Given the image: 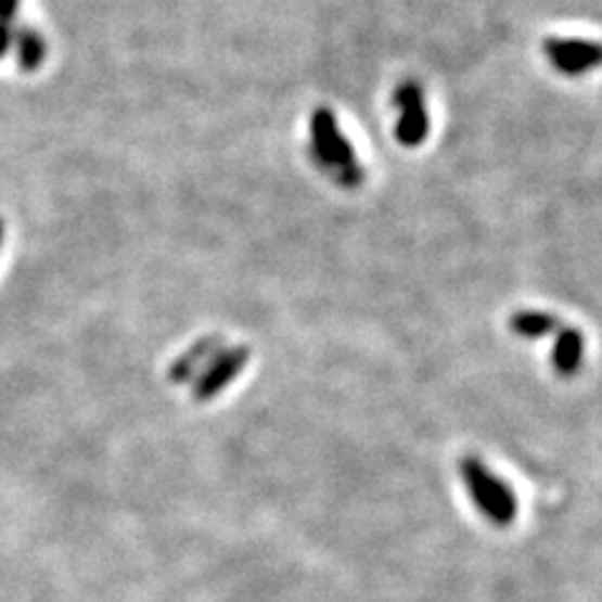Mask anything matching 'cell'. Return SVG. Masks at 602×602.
Wrapping results in <instances>:
<instances>
[{
    "label": "cell",
    "mask_w": 602,
    "mask_h": 602,
    "mask_svg": "<svg viewBox=\"0 0 602 602\" xmlns=\"http://www.w3.org/2000/svg\"><path fill=\"white\" fill-rule=\"evenodd\" d=\"M252 357L248 347H231L221 349L208 367L196 376L194 382V399L196 401H212L216 395H221L231 382L236 380V374L244 372L246 361Z\"/></svg>",
    "instance_id": "5"
},
{
    "label": "cell",
    "mask_w": 602,
    "mask_h": 602,
    "mask_svg": "<svg viewBox=\"0 0 602 602\" xmlns=\"http://www.w3.org/2000/svg\"><path fill=\"white\" fill-rule=\"evenodd\" d=\"M13 23H0V61L13 51Z\"/></svg>",
    "instance_id": "10"
},
{
    "label": "cell",
    "mask_w": 602,
    "mask_h": 602,
    "mask_svg": "<svg viewBox=\"0 0 602 602\" xmlns=\"http://www.w3.org/2000/svg\"><path fill=\"white\" fill-rule=\"evenodd\" d=\"M221 351V340H216V336H208V340H198L194 347H191L187 355H181L179 359L174 361L171 376L174 384H183V382H191L196 380L201 374V369L208 367V361H212L216 355Z\"/></svg>",
    "instance_id": "6"
},
{
    "label": "cell",
    "mask_w": 602,
    "mask_h": 602,
    "mask_svg": "<svg viewBox=\"0 0 602 602\" xmlns=\"http://www.w3.org/2000/svg\"><path fill=\"white\" fill-rule=\"evenodd\" d=\"M457 470H460V477L464 487H467L472 502L489 520V525L510 527L515 522L517 497L508 482L497 477L475 454H464L460 464H457Z\"/></svg>",
    "instance_id": "2"
},
{
    "label": "cell",
    "mask_w": 602,
    "mask_h": 602,
    "mask_svg": "<svg viewBox=\"0 0 602 602\" xmlns=\"http://www.w3.org/2000/svg\"><path fill=\"white\" fill-rule=\"evenodd\" d=\"M21 0H0V23H13L18 15Z\"/></svg>",
    "instance_id": "11"
},
{
    "label": "cell",
    "mask_w": 602,
    "mask_h": 602,
    "mask_svg": "<svg viewBox=\"0 0 602 602\" xmlns=\"http://www.w3.org/2000/svg\"><path fill=\"white\" fill-rule=\"evenodd\" d=\"M3 236H5V227H3V219H0V246H3Z\"/></svg>",
    "instance_id": "12"
},
{
    "label": "cell",
    "mask_w": 602,
    "mask_h": 602,
    "mask_svg": "<svg viewBox=\"0 0 602 602\" xmlns=\"http://www.w3.org/2000/svg\"><path fill=\"white\" fill-rule=\"evenodd\" d=\"M311 154L317 164L344 189H357L364 181V168L359 166L355 149L336 124V116L329 108H317L309 124Z\"/></svg>",
    "instance_id": "1"
},
{
    "label": "cell",
    "mask_w": 602,
    "mask_h": 602,
    "mask_svg": "<svg viewBox=\"0 0 602 602\" xmlns=\"http://www.w3.org/2000/svg\"><path fill=\"white\" fill-rule=\"evenodd\" d=\"M13 53L18 68L26 71V74H34V71L43 66L48 55V43L43 34H38L36 28H28V26L18 28L13 34Z\"/></svg>",
    "instance_id": "8"
},
{
    "label": "cell",
    "mask_w": 602,
    "mask_h": 602,
    "mask_svg": "<svg viewBox=\"0 0 602 602\" xmlns=\"http://www.w3.org/2000/svg\"><path fill=\"white\" fill-rule=\"evenodd\" d=\"M585 336L573 326H562L558 332L555 347H552V367L560 376H575L582 367Z\"/></svg>",
    "instance_id": "7"
},
{
    "label": "cell",
    "mask_w": 602,
    "mask_h": 602,
    "mask_svg": "<svg viewBox=\"0 0 602 602\" xmlns=\"http://www.w3.org/2000/svg\"><path fill=\"white\" fill-rule=\"evenodd\" d=\"M545 55L565 76H585L602 66V43L582 38H548Z\"/></svg>",
    "instance_id": "4"
},
{
    "label": "cell",
    "mask_w": 602,
    "mask_h": 602,
    "mask_svg": "<svg viewBox=\"0 0 602 602\" xmlns=\"http://www.w3.org/2000/svg\"><path fill=\"white\" fill-rule=\"evenodd\" d=\"M510 329L512 334L522 336V340H540V336H548L560 329V319L548 315V311H517V315L510 317Z\"/></svg>",
    "instance_id": "9"
},
{
    "label": "cell",
    "mask_w": 602,
    "mask_h": 602,
    "mask_svg": "<svg viewBox=\"0 0 602 602\" xmlns=\"http://www.w3.org/2000/svg\"><path fill=\"white\" fill-rule=\"evenodd\" d=\"M395 108H397V141L405 149L422 146L430 133V111L424 88L417 80H405L395 91Z\"/></svg>",
    "instance_id": "3"
}]
</instances>
